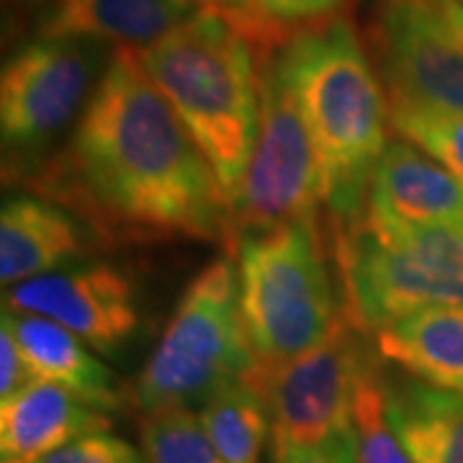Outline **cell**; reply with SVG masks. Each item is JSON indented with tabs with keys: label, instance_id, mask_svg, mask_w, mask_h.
<instances>
[{
	"label": "cell",
	"instance_id": "obj_19",
	"mask_svg": "<svg viewBox=\"0 0 463 463\" xmlns=\"http://www.w3.org/2000/svg\"><path fill=\"white\" fill-rule=\"evenodd\" d=\"M199 422L227 463H260L270 412L263 392L248 376L227 383L199 407Z\"/></svg>",
	"mask_w": 463,
	"mask_h": 463
},
{
	"label": "cell",
	"instance_id": "obj_5",
	"mask_svg": "<svg viewBox=\"0 0 463 463\" xmlns=\"http://www.w3.org/2000/svg\"><path fill=\"white\" fill-rule=\"evenodd\" d=\"M258 365L240 312L237 265L219 258L183 288L147 364L134 381L142 414L203 407L219 389Z\"/></svg>",
	"mask_w": 463,
	"mask_h": 463
},
{
	"label": "cell",
	"instance_id": "obj_8",
	"mask_svg": "<svg viewBox=\"0 0 463 463\" xmlns=\"http://www.w3.org/2000/svg\"><path fill=\"white\" fill-rule=\"evenodd\" d=\"M111 57L90 39H42L24 44L0 75V132L5 181L47 157L52 142L80 118Z\"/></svg>",
	"mask_w": 463,
	"mask_h": 463
},
{
	"label": "cell",
	"instance_id": "obj_17",
	"mask_svg": "<svg viewBox=\"0 0 463 463\" xmlns=\"http://www.w3.org/2000/svg\"><path fill=\"white\" fill-rule=\"evenodd\" d=\"M376 353L417 381L463 394V307H432L381 327Z\"/></svg>",
	"mask_w": 463,
	"mask_h": 463
},
{
	"label": "cell",
	"instance_id": "obj_1",
	"mask_svg": "<svg viewBox=\"0 0 463 463\" xmlns=\"http://www.w3.org/2000/svg\"><path fill=\"white\" fill-rule=\"evenodd\" d=\"M14 181L103 245L206 240L232 250L230 196L132 50H114L65 147Z\"/></svg>",
	"mask_w": 463,
	"mask_h": 463
},
{
	"label": "cell",
	"instance_id": "obj_16",
	"mask_svg": "<svg viewBox=\"0 0 463 463\" xmlns=\"http://www.w3.org/2000/svg\"><path fill=\"white\" fill-rule=\"evenodd\" d=\"M3 327L16 337L21 353L39 379L65 386L99 412H118L124 410L127 397H132L90 345L62 325L47 317L3 309Z\"/></svg>",
	"mask_w": 463,
	"mask_h": 463
},
{
	"label": "cell",
	"instance_id": "obj_11",
	"mask_svg": "<svg viewBox=\"0 0 463 463\" xmlns=\"http://www.w3.org/2000/svg\"><path fill=\"white\" fill-rule=\"evenodd\" d=\"M5 312L47 317L103 355H116L142 325L129 273L111 263H72L3 288Z\"/></svg>",
	"mask_w": 463,
	"mask_h": 463
},
{
	"label": "cell",
	"instance_id": "obj_13",
	"mask_svg": "<svg viewBox=\"0 0 463 463\" xmlns=\"http://www.w3.org/2000/svg\"><path fill=\"white\" fill-rule=\"evenodd\" d=\"M99 237L54 201L42 196L5 199L0 212V283H16L72 265L100 248Z\"/></svg>",
	"mask_w": 463,
	"mask_h": 463
},
{
	"label": "cell",
	"instance_id": "obj_14",
	"mask_svg": "<svg viewBox=\"0 0 463 463\" xmlns=\"http://www.w3.org/2000/svg\"><path fill=\"white\" fill-rule=\"evenodd\" d=\"M111 414L99 412L70 389L36 379L0 404V463H36L93 432H109Z\"/></svg>",
	"mask_w": 463,
	"mask_h": 463
},
{
	"label": "cell",
	"instance_id": "obj_15",
	"mask_svg": "<svg viewBox=\"0 0 463 463\" xmlns=\"http://www.w3.org/2000/svg\"><path fill=\"white\" fill-rule=\"evenodd\" d=\"M199 8L183 0H54L36 21L42 39H90L116 50H147Z\"/></svg>",
	"mask_w": 463,
	"mask_h": 463
},
{
	"label": "cell",
	"instance_id": "obj_20",
	"mask_svg": "<svg viewBox=\"0 0 463 463\" xmlns=\"http://www.w3.org/2000/svg\"><path fill=\"white\" fill-rule=\"evenodd\" d=\"M350 430L358 463H412L386 414V386L371 358L355 381Z\"/></svg>",
	"mask_w": 463,
	"mask_h": 463
},
{
	"label": "cell",
	"instance_id": "obj_9",
	"mask_svg": "<svg viewBox=\"0 0 463 463\" xmlns=\"http://www.w3.org/2000/svg\"><path fill=\"white\" fill-rule=\"evenodd\" d=\"M365 47L389 103L463 114V5L376 0Z\"/></svg>",
	"mask_w": 463,
	"mask_h": 463
},
{
	"label": "cell",
	"instance_id": "obj_12",
	"mask_svg": "<svg viewBox=\"0 0 463 463\" xmlns=\"http://www.w3.org/2000/svg\"><path fill=\"white\" fill-rule=\"evenodd\" d=\"M368 219L397 227H463V183L407 139H392L371 178Z\"/></svg>",
	"mask_w": 463,
	"mask_h": 463
},
{
	"label": "cell",
	"instance_id": "obj_28",
	"mask_svg": "<svg viewBox=\"0 0 463 463\" xmlns=\"http://www.w3.org/2000/svg\"><path fill=\"white\" fill-rule=\"evenodd\" d=\"M54 0H3L5 5V24L14 21V29H16L18 21H26L32 16H44L47 8H50Z\"/></svg>",
	"mask_w": 463,
	"mask_h": 463
},
{
	"label": "cell",
	"instance_id": "obj_10",
	"mask_svg": "<svg viewBox=\"0 0 463 463\" xmlns=\"http://www.w3.org/2000/svg\"><path fill=\"white\" fill-rule=\"evenodd\" d=\"M365 358L361 330L340 312L315 350L288 364L250 371L248 379L263 392L270 412L273 453L315 446L350 430L355 381Z\"/></svg>",
	"mask_w": 463,
	"mask_h": 463
},
{
	"label": "cell",
	"instance_id": "obj_25",
	"mask_svg": "<svg viewBox=\"0 0 463 463\" xmlns=\"http://www.w3.org/2000/svg\"><path fill=\"white\" fill-rule=\"evenodd\" d=\"M265 14L286 26L304 29L325 24L343 14L347 0H255Z\"/></svg>",
	"mask_w": 463,
	"mask_h": 463
},
{
	"label": "cell",
	"instance_id": "obj_7",
	"mask_svg": "<svg viewBox=\"0 0 463 463\" xmlns=\"http://www.w3.org/2000/svg\"><path fill=\"white\" fill-rule=\"evenodd\" d=\"M258 70V134L245 175L232 196V252L252 234L317 222V203H322L315 142L297 96L273 57Z\"/></svg>",
	"mask_w": 463,
	"mask_h": 463
},
{
	"label": "cell",
	"instance_id": "obj_3",
	"mask_svg": "<svg viewBox=\"0 0 463 463\" xmlns=\"http://www.w3.org/2000/svg\"><path fill=\"white\" fill-rule=\"evenodd\" d=\"M134 54L214 167L232 203L260 114V70L252 47L230 21L196 11L165 39Z\"/></svg>",
	"mask_w": 463,
	"mask_h": 463
},
{
	"label": "cell",
	"instance_id": "obj_4",
	"mask_svg": "<svg viewBox=\"0 0 463 463\" xmlns=\"http://www.w3.org/2000/svg\"><path fill=\"white\" fill-rule=\"evenodd\" d=\"M343 315L376 332L432 307H463V227H397L365 214L335 227Z\"/></svg>",
	"mask_w": 463,
	"mask_h": 463
},
{
	"label": "cell",
	"instance_id": "obj_24",
	"mask_svg": "<svg viewBox=\"0 0 463 463\" xmlns=\"http://www.w3.org/2000/svg\"><path fill=\"white\" fill-rule=\"evenodd\" d=\"M36 463H149L145 450L111 432H93Z\"/></svg>",
	"mask_w": 463,
	"mask_h": 463
},
{
	"label": "cell",
	"instance_id": "obj_26",
	"mask_svg": "<svg viewBox=\"0 0 463 463\" xmlns=\"http://www.w3.org/2000/svg\"><path fill=\"white\" fill-rule=\"evenodd\" d=\"M39 379L26 355L21 353L16 337L8 327L0 330V404L21 394L26 386Z\"/></svg>",
	"mask_w": 463,
	"mask_h": 463
},
{
	"label": "cell",
	"instance_id": "obj_22",
	"mask_svg": "<svg viewBox=\"0 0 463 463\" xmlns=\"http://www.w3.org/2000/svg\"><path fill=\"white\" fill-rule=\"evenodd\" d=\"M139 435L149 463H227L191 410L145 414Z\"/></svg>",
	"mask_w": 463,
	"mask_h": 463
},
{
	"label": "cell",
	"instance_id": "obj_18",
	"mask_svg": "<svg viewBox=\"0 0 463 463\" xmlns=\"http://www.w3.org/2000/svg\"><path fill=\"white\" fill-rule=\"evenodd\" d=\"M386 414L412 463H463V394L407 381L386 389Z\"/></svg>",
	"mask_w": 463,
	"mask_h": 463
},
{
	"label": "cell",
	"instance_id": "obj_27",
	"mask_svg": "<svg viewBox=\"0 0 463 463\" xmlns=\"http://www.w3.org/2000/svg\"><path fill=\"white\" fill-rule=\"evenodd\" d=\"M273 463H358L353 430L337 432L315 446L279 450V453H273Z\"/></svg>",
	"mask_w": 463,
	"mask_h": 463
},
{
	"label": "cell",
	"instance_id": "obj_29",
	"mask_svg": "<svg viewBox=\"0 0 463 463\" xmlns=\"http://www.w3.org/2000/svg\"><path fill=\"white\" fill-rule=\"evenodd\" d=\"M458 3H461V5H463V0H458Z\"/></svg>",
	"mask_w": 463,
	"mask_h": 463
},
{
	"label": "cell",
	"instance_id": "obj_23",
	"mask_svg": "<svg viewBox=\"0 0 463 463\" xmlns=\"http://www.w3.org/2000/svg\"><path fill=\"white\" fill-rule=\"evenodd\" d=\"M183 3L230 21L240 36L252 47L258 65L270 60L298 32L294 26H286L281 21L268 16L255 0H183Z\"/></svg>",
	"mask_w": 463,
	"mask_h": 463
},
{
	"label": "cell",
	"instance_id": "obj_2",
	"mask_svg": "<svg viewBox=\"0 0 463 463\" xmlns=\"http://www.w3.org/2000/svg\"><path fill=\"white\" fill-rule=\"evenodd\" d=\"M307 118L322 203L335 227L365 212L371 178L389 145V96L368 47L345 16L298 29L273 54Z\"/></svg>",
	"mask_w": 463,
	"mask_h": 463
},
{
	"label": "cell",
	"instance_id": "obj_6",
	"mask_svg": "<svg viewBox=\"0 0 463 463\" xmlns=\"http://www.w3.org/2000/svg\"><path fill=\"white\" fill-rule=\"evenodd\" d=\"M234 255L240 312L258 365L288 364L330 335L340 312L315 222L245 237Z\"/></svg>",
	"mask_w": 463,
	"mask_h": 463
},
{
	"label": "cell",
	"instance_id": "obj_21",
	"mask_svg": "<svg viewBox=\"0 0 463 463\" xmlns=\"http://www.w3.org/2000/svg\"><path fill=\"white\" fill-rule=\"evenodd\" d=\"M389 124L463 183V114L389 103Z\"/></svg>",
	"mask_w": 463,
	"mask_h": 463
}]
</instances>
